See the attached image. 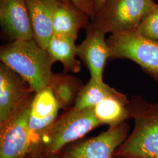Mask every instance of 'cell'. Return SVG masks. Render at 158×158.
<instances>
[{"label": "cell", "instance_id": "1", "mask_svg": "<svg viewBox=\"0 0 158 158\" xmlns=\"http://www.w3.org/2000/svg\"><path fill=\"white\" fill-rule=\"evenodd\" d=\"M0 60L23 77L35 93L49 85L55 62L35 40H15L1 46Z\"/></svg>", "mask_w": 158, "mask_h": 158}, {"label": "cell", "instance_id": "2", "mask_svg": "<svg viewBox=\"0 0 158 158\" xmlns=\"http://www.w3.org/2000/svg\"><path fill=\"white\" fill-rule=\"evenodd\" d=\"M128 108L134 128L114 156L158 158V103H149L137 96L130 101Z\"/></svg>", "mask_w": 158, "mask_h": 158}, {"label": "cell", "instance_id": "3", "mask_svg": "<svg viewBox=\"0 0 158 158\" xmlns=\"http://www.w3.org/2000/svg\"><path fill=\"white\" fill-rule=\"evenodd\" d=\"M100 125L93 108L76 110L72 107L46 131L34 155L36 158L57 155L64 146L81 138Z\"/></svg>", "mask_w": 158, "mask_h": 158}, {"label": "cell", "instance_id": "4", "mask_svg": "<svg viewBox=\"0 0 158 158\" xmlns=\"http://www.w3.org/2000/svg\"><path fill=\"white\" fill-rule=\"evenodd\" d=\"M158 6L153 0H107L96 12L92 24L106 34L136 31Z\"/></svg>", "mask_w": 158, "mask_h": 158}, {"label": "cell", "instance_id": "5", "mask_svg": "<svg viewBox=\"0 0 158 158\" xmlns=\"http://www.w3.org/2000/svg\"><path fill=\"white\" fill-rule=\"evenodd\" d=\"M107 42L111 59L134 62L158 83V42L142 36L136 31L111 34Z\"/></svg>", "mask_w": 158, "mask_h": 158}, {"label": "cell", "instance_id": "6", "mask_svg": "<svg viewBox=\"0 0 158 158\" xmlns=\"http://www.w3.org/2000/svg\"><path fill=\"white\" fill-rule=\"evenodd\" d=\"M31 96L1 124L0 158H23L31 151L29 118Z\"/></svg>", "mask_w": 158, "mask_h": 158}, {"label": "cell", "instance_id": "7", "mask_svg": "<svg viewBox=\"0 0 158 158\" xmlns=\"http://www.w3.org/2000/svg\"><path fill=\"white\" fill-rule=\"evenodd\" d=\"M129 125L124 123L69 148L62 158H113L114 153L128 137Z\"/></svg>", "mask_w": 158, "mask_h": 158}, {"label": "cell", "instance_id": "8", "mask_svg": "<svg viewBox=\"0 0 158 158\" xmlns=\"http://www.w3.org/2000/svg\"><path fill=\"white\" fill-rule=\"evenodd\" d=\"M34 93L27 82L11 69L0 64V125Z\"/></svg>", "mask_w": 158, "mask_h": 158}, {"label": "cell", "instance_id": "9", "mask_svg": "<svg viewBox=\"0 0 158 158\" xmlns=\"http://www.w3.org/2000/svg\"><path fill=\"white\" fill-rule=\"evenodd\" d=\"M105 35L92 23L87 25L86 37L77 46V55L89 69L91 78L102 81L104 70L110 58V49Z\"/></svg>", "mask_w": 158, "mask_h": 158}, {"label": "cell", "instance_id": "10", "mask_svg": "<svg viewBox=\"0 0 158 158\" xmlns=\"http://www.w3.org/2000/svg\"><path fill=\"white\" fill-rule=\"evenodd\" d=\"M0 23L13 40H34L25 0H0Z\"/></svg>", "mask_w": 158, "mask_h": 158}, {"label": "cell", "instance_id": "11", "mask_svg": "<svg viewBox=\"0 0 158 158\" xmlns=\"http://www.w3.org/2000/svg\"><path fill=\"white\" fill-rule=\"evenodd\" d=\"M59 0H25L34 32V40L46 49L54 34L53 10Z\"/></svg>", "mask_w": 158, "mask_h": 158}, {"label": "cell", "instance_id": "12", "mask_svg": "<svg viewBox=\"0 0 158 158\" xmlns=\"http://www.w3.org/2000/svg\"><path fill=\"white\" fill-rule=\"evenodd\" d=\"M76 40L70 36L54 34L46 48L54 62L62 63L64 72L76 73L80 70V62L76 59L78 55Z\"/></svg>", "mask_w": 158, "mask_h": 158}, {"label": "cell", "instance_id": "13", "mask_svg": "<svg viewBox=\"0 0 158 158\" xmlns=\"http://www.w3.org/2000/svg\"><path fill=\"white\" fill-rule=\"evenodd\" d=\"M64 1H57L53 14L54 34L72 36L76 40L80 29L86 26L85 13L77 11L64 4Z\"/></svg>", "mask_w": 158, "mask_h": 158}, {"label": "cell", "instance_id": "14", "mask_svg": "<svg viewBox=\"0 0 158 158\" xmlns=\"http://www.w3.org/2000/svg\"><path fill=\"white\" fill-rule=\"evenodd\" d=\"M129 102L126 96L121 93L104 99L93 108V111L100 124L115 127L130 118Z\"/></svg>", "mask_w": 158, "mask_h": 158}, {"label": "cell", "instance_id": "15", "mask_svg": "<svg viewBox=\"0 0 158 158\" xmlns=\"http://www.w3.org/2000/svg\"><path fill=\"white\" fill-rule=\"evenodd\" d=\"M56 99L60 108L65 111L76 101L77 96L82 87L79 79L66 72L53 74L48 85Z\"/></svg>", "mask_w": 158, "mask_h": 158}, {"label": "cell", "instance_id": "16", "mask_svg": "<svg viewBox=\"0 0 158 158\" xmlns=\"http://www.w3.org/2000/svg\"><path fill=\"white\" fill-rule=\"evenodd\" d=\"M120 94L121 93L104 83L103 81H98L91 78L81 88L73 108L76 110L93 108L108 97Z\"/></svg>", "mask_w": 158, "mask_h": 158}, {"label": "cell", "instance_id": "17", "mask_svg": "<svg viewBox=\"0 0 158 158\" xmlns=\"http://www.w3.org/2000/svg\"><path fill=\"white\" fill-rule=\"evenodd\" d=\"M59 109L55 97L48 86L35 93L31 102L30 116L36 119L57 117Z\"/></svg>", "mask_w": 158, "mask_h": 158}, {"label": "cell", "instance_id": "18", "mask_svg": "<svg viewBox=\"0 0 158 158\" xmlns=\"http://www.w3.org/2000/svg\"><path fill=\"white\" fill-rule=\"evenodd\" d=\"M136 31L147 38L158 42V6L142 20Z\"/></svg>", "mask_w": 158, "mask_h": 158}, {"label": "cell", "instance_id": "19", "mask_svg": "<svg viewBox=\"0 0 158 158\" xmlns=\"http://www.w3.org/2000/svg\"><path fill=\"white\" fill-rule=\"evenodd\" d=\"M75 6L93 20L96 15L94 0H70Z\"/></svg>", "mask_w": 158, "mask_h": 158}, {"label": "cell", "instance_id": "20", "mask_svg": "<svg viewBox=\"0 0 158 158\" xmlns=\"http://www.w3.org/2000/svg\"><path fill=\"white\" fill-rule=\"evenodd\" d=\"M107 0H94L95 12H97L101 8Z\"/></svg>", "mask_w": 158, "mask_h": 158}, {"label": "cell", "instance_id": "21", "mask_svg": "<svg viewBox=\"0 0 158 158\" xmlns=\"http://www.w3.org/2000/svg\"><path fill=\"white\" fill-rule=\"evenodd\" d=\"M36 158H60L57 155H47V156H40Z\"/></svg>", "mask_w": 158, "mask_h": 158}, {"label": "cell", "instance_id": "22", "mask_svg": "<svg viewBox=\"0 0 158 158\" xmlns=\"http://www.w3.org/2000/svg\"><path fill=\"white\" fill-rule=\"evenodd\" d=\"M59 1H64V2H65V1H67L68 0H59Z\"/></svg>", "mask_w": 158, "mask_h": 158}, {"label": "cell", "instance_id": "23", "mask_svg": "<svg viewBox=\"0 0 158 158\" xmlns=\"http://www.w3.org/2000/svg\"><path fill=\"white\" fill-rule=\"evenodd\" d=\"M117 157V158H123V157H119V156H116Z\"/></svg>", "mask_w": 158, "mask_h": 158}]
</instances>
